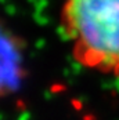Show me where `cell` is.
<instances>
[{
	"label": "cell",
	"instance_id": "obj_1",
	"mask_svg": "<svg viewBox=\"0 0 119 120\" xmlns=\"http://www.w3.org/2000/svg\"><path fill=\"white\" fill-rule=\"evenodd\" d=\"M60 28L78 65L119 79V0H62Z\"/></svg>",
	"mask_w": 119,
	"mask_h": 120
}]
</instances>
